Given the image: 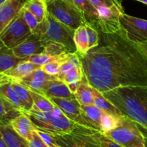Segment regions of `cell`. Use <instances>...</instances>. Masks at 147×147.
Wrapping results in <instances>:
<instances>
[{"label": "cell", "mask_w": 147, "mask_h": 147, "mask_svg": "<svg viewBox=\"0 0 147 147\" xmlns=\"http://www.w3.org/2000/svg\"><path fill=\"white\" fill-rule=\"evenodd\" d=\"M98 31L104 34H113L122 28L121 16L123 14V7H98Z\"/></svg>", "instance_id": "8"}, {"label": "cell", "mask_w": 147, "mask_h": 147, "mask_svg": "<svg viewBox=\"0 0 147 147\" xmlns=\"http://www.w3.org/2000/svg\"><path fill=\"white\" fill-rule=\"evenodd\" d=\"M76 30L56 20L47 11L46 18L32 32V34L41 37L42 40L54 41L63 45L70 53H77L74 42Z\"/></svg>", "instance_id": "3"}, {"label": "cell", "mask_w": 147, "mask_h": 147, "mask_svg": "<svg viewBox=\"0 0 147 147\" xmlns=\"http://www.w3.org/2000/svg\"><path fill=\"white\" fill-rule=\"evenodd\" d=\"M22 12L24 20H25V22H27V24H28L30 28L31 29L32 32H33L35 30L36 27L38 26L39 22L37 21V18H36L29 10H27V9H25L24 7L22 8Z\"/></svg>", "instance_id": "37"}, {"label": "cell", "mask_w": 147, "mask_h": 147, "mask_svg": "<svg viewBox=\"0 0 147 147\" xmlns=\"http://www.w3.org/2000/svg\"><path fill=\"white\" fill-rule=\"evenodd\" d=\"M70 55V53H64V54L61 55L60 57L58 59H57V60L41 66V69L45 73H47V74L50 75V76H57H57L60 73V67H61L62 64L68 58Z\"/></svg>", "instance_id": "30"}, {"label": "cell", "mask_w": 147, "mask_h": 147, "mask_svg": "<svg viewBox=\"0 0 147 147\" xmlns=\"http://www.w3.org/2000/svg\"><path fill=\"white\" fill-rule=\"evenodd\" d=\"M0 147H7L2 136H1V133H0Z\"/></svg>", "instance_id": "43"}, {"label": "cell", "mask_w": 147, "mask_h": 147, "mask_svg": "<svg viewBox=\"0 0 147 147\" xmlns=\"http://www.w3.org/2000/svg\"><path fill=\"white\" fill-rule=\"evenodd\" d=\"M140 44H142V45L143 46L144 48L145 49V50H146V53H147V42H144V43H140Z\"/></svg>", "instance_id": "44"}, {"label": "cell", "mask_w": 147, "mask_h": 147, "mask_svg": "<svg viewBox=\"0 0 147 147\" xmlns=\"http://www.w3.org/2000/svg\"><path fill=\"white\" fill-rule=\"evenodd\" d=\"M85 27H86V31H87L88 38L89 50L97 47L99 45V40H100L99 31L89 24H86Z\"/></svg>", "instance_id": "36"}, {"label": "cell", "mask_w": 147, "mask_h": 147, "mask_svg": "<svg viewBox=\"0 0 147 147\" xmlns=\"http://www.w3.org/2000/svg\"><path fill=\"white\" fill-rule=\"evenodd\" d=\"M75 98L81 106H88L94 104L92 87L84 76L80 82L77 90L74 93Z\"/></svg>", "instance_id": "23"}, {"label": "cell", "mask_w": 147, "mask_h": 147, "mask_svg": "<svg viewBox=\"0 0 147 147\" xmlns=\"http://www.w3.org/2000/svg\"><path fill=\"white\" fill-rule=\"evenodd\" d=\"M20 114L21 112L0 95V124H8Z\"/></svg>", "instance_id": "26"}, {"label": "cell", "mask_w": 147, "mask_h": 147, "mask_svg": "<svg viewBox=\"0 0 147 147\" xmlns=\"http://www.w3.org/2000/svg\"><path fill=\"white\" fill-rule=\"evenodd\" d=\"M57 78H58L57 76H50L45 73L40 67L33 71L28 76L21 79H16V80H18L23 86L27 87L29 90L41 93L49 81Z\"/></svg>", "instance_id": "12"}, {"label": "cell", "mask_w": 147, "mask_h": 147, "mask_svg": "<svg viewBox=\"0 0 147 147\" xmlns=\"http://www.w3.org/2000/svg\"><path fill=\"white\" fill-rule=\"evenodd\" d=\"M80 11L86 24H89L99 30L98 12L90 0H68Z\"/></svg>", "instance_id": "16"}, {"label": "cell", "mask_w": 147, "mask_h": 147, "mask_svg": "<svg viewBox=\"0 0 147 147\" xmlns=\"http://www.w3.org/2000/svg\"><path fill=\"white\" fill-rule=\"evenodd\" d=\"M49 99L54 103L55 106L60 108L63 113L73 122L77 124L93 129L83 116L81 110V105L78 103L76 98H64L52 97Z\"/></svg>", "instance_id": "10"}, {"label": "cell", "mask_w": 147, "mask_h": 147, "mask_svg": "<svg viewBox=\"0 0 147 147\" xmlns=\"http://www.w3.org/2000/svg\"><path fill=\"white\" fill-rule=\"evenodd\" d=\"M40 67H41L40 65L27 61L24 59V60L19 63L9 70L5 71L4 73L13 78L21 79Z\"/></svg>", "instance_id": "22"}, {"label": "cell", "mask_w": 147, "mask_h": 147, "mask_svg": "<svg viewBox=\"0 0 147 147\" xmlns=\"http://www.w3.org/2000/svg\"><path fill=\"white\" fill-rule=\"evenodd\" d=\"M92 91H93V99H94V105L99 109L107 114L112 115L113 116H117V117L126 116L115 105H113L110 100L105 98L99 90L92 87Z\"/></svg>", "instance_id": "20"}, {"label": "cell", "mask_w": 147, "mask_h": 147, "mask_svg": "<svg viewBox=\"0 0 147 147\" xmlns=\"http://www.w3.org/2000/svg\"><path fill=\"white\" fill-rule=\"evenodd\" d=\"M36 130H37V129H36ZM37 133H38V134L40 135V137H41V139L44 141L45 143L49 147H50V146L51 144H55L54 139H53L52 134L47 133V132L42 131H40V130H37Z\"/></svg>", "instance_id": "40"}, {"label": "cell", "mask_w": 147, "mask_h": 147, "mask_svg": "<svg viewBox=\"0 0 147 147\" xmlns=\"http://www.w3.org/2000/svg\"><path fill=\"white\" fill-rule=\"evenodd\" d=\"M74 42L77 48V54L84 55L89 50L88 38L85 25L80 26L75 31Z\"/></svg>", "instance_id": "29"}, {"label": "cell", "mask_w": 147, "mask_h": 147, "mask_svg": "<svg viewBox=\"0 0 147 147\" xmlns=\"http://www.w3.org/2000/svg\"><path fill=\"white\" fill-rule=\"evenodd\" d=\"M47 11L53 17L73 30L86 24L78 9L68 0H47Z\"/></svg>", "instance_id": "5"}, {"label": "cell", "mask_w": 147, "mask_h": 147, "mask_svg": "<svg viewBox=\"0 0 147 147\" xmlns=\"http://www.w3.org/2000/svg\"><path fill=\"white\" fill-rule=\"evenodd\" d=\"M93 129L76 124L70 133L52 136L55 144L61 147H100L93 136Z\"/></svg>", "instance_id": "6"}, {"label": "cell", "mask_w": 147, "mask_h": 147, "mask_svg": "<svg viewBox=\"0 0 147 147\" xmlns=\"http://www.w3.org/2000/svg\"><path fill=\"white\" fill-rule=\"evenodd\" d=\"M41 94L50 98L52 97L74 98L75 96L70 90L67 84L60 79H54L47 83V86L41 91Z\"/></svg>", "instance_id": "17"}, {"label": "cell", "mask_w": 147, "mask_h": 147, "mask_svg": "<svg viewBox=\"0 0 147 147\" xmlns=\"http://www.w3.org/2000/svg\"><path fill=\"white\" fill-rule=\"evenodd\" d=\"M80 82H73V83H70V84H67V86H68L69 89H70V90L73 93V94H74L75 92H76V90H77Z\"/></svg>", "instance_id": "42"}, {"label": "cell", "mask_w": 147, "mask_h": 147, "mask_svg": "<svg viewBox=\"0 0 147 147\" xmlns=\"http://www.w3.org/2000/svg\"><path fill=\"white\" fill-rule=\"evenodd\" d=\"M77 123L73 122L65 115L59 118H55L52 121L42 125L37 130L42 131L50 134L63 135L69 134L73 130Z\"/></svg>", "instance_id": "14"}, {"label": "cell", "mask_w": 147, "mask_h": 147, "mask_svg": "<svg viewBox=\"0 0 147 147\" xmlns=\"http://www.w3.org/2000/svg\"><path fill=\"white\" fill-rule=\"evenodd\" d=\"M22 60L24 59L17 57L12 49L7 47L0 40V73H4Z\"/></svg>", "instance_id": "21"}, {"label": "cell", "mask_w": 147, "mask_h": 147, "mask_svg": "<svg viewBox=\"0 0 147 147\" xmlns=\"http://www.w3.org/2000/svg\"><path fill=\"white\" fill-rule=\"evenodd\" d=\"M11 127L19 135L30 142L32 138L33 132L36 130L35 126L29 116L25 113H22L14 118L9 123Z\"/></svg>", "instance_id": "18"}, {"label": "cell", "mask_w": 147, "mask_h": 147, "mask_svg": "<svg viewBox=\"0 0 147 147\" xmlns=\"http://www.w3.org/2000/svg\"><path fill=\"white\" fill-rule=\"evenodd\" d=\"M0 95L8 100L17 110L24 113V106L11 86V78L4 73H0Z\"/></svg>", "instance_id": "15"}, {"label": "cell", "mask_w": 147, "mask_h": 147, "mask_svg": "<svg viewBox=\"0 0 147 147\" xmlns=\"http://www.w3.org/2000/svg\"><path fill=\"white\" fill-rule=\"evenodd\" d=\"M12 50L17 57L24 59L34 55L44 53L45 40L36 34H32L25 41Z\"/></svg>", "instance_id": "11"}, {"label": "cell", "mask_w": 147, "mask_h": 147, "mask_svg": "<svg viewBox=\"0 0 147 147\" xmlns=\"http://www.w3.org/2000/svg\"><path fill=\"white\" fill-rule=\"evenodd\" d=\"M24 7L37 18L39 23L42 22L47 17V9L45 0H26Z\"/></svg>", "instance_id": "27"}, {"label": "cell", "mask_w": 147, "mask_h": 147, "mask_svg": "<svg viewBox=\"0 0 147 147\" xmlns=\"http://www.w3.org/2000/svg\"><path fill=\"white\" fill-rule=\"evenodd\" d=\"M6 1H7V0H0V6H1L3 3L5 2Z\"/></svg>", "instance_id": "47"}, {"label": "cell", "mask_w": 147, "mask_h": 147, "mask_svg": "<svg viewBox=\"0 0 147 147\" xmlns=\"http://www.w3.org/2000/svg\"><path fill=\"white\" fill-rule=\"evenodd\" d=\"M60 55L53 56L47 54V53H40V54L34 55H32L30 56V57H26V58H24V60L31 62V63H34V64L36 65H38L42 66L44 65H46L47 64V63H51V62L57 60V59H58L59 57H60Z\"/></svg>", "instance_id": "34"}, {"label": "cell", "mask_w": 147, "mask_h": 147, "mask_svg": "<svg viewBox=\"0 0 147 147\" xmlns=\"http://www.w3.org/2000/svg\"><path fill=\"white\" fill-rule=\"evenodd\" d=\"M120 21L131 41L137 43L147 42V20L123 13L121 16Z\"/></svg>", "instance_id": "9"}, {"label": "cell", "mask_w": 147, "mask_h": 147, "mask_svg": "<svg viewBox=\"0 0 147 147\" xmlns=\"http://www.w3.org/2000/svg\"><path fill=\"white\" fill-rule=\"evenodd\" d=\"M11 83L16 94L24 106V113L31 111L33 106V100L30 90L13 78H11Z\"/></svg>", "instance_id": "24"}, {"label": "cell", "mask_w": 147, "mask_h": 147, "mask_svg": "<svg viewBox=\"0 0 147 147\" xmlns=\"http://www.w3.org/2000/svg\"><path fill=\"white\" fill-rule=\"evenodd\" d=\"M103 134L123 147H146L137 123L127 116L122 118L121 123L116 129Z\"/></svg>", "instance_id": "4"}, {"label": "cell", "mask_w": 147, "mask_h": 147, "mask_svg": "<svg viewBox=\"0 0 147 147\" xmlns=\"http://www.w3.org/2000/svg\"><path fill=\"white\" fill-rule=\"evenodd\" d=\"M44 53L53 56H59L68 52L65 47L60 43L50 40H45Z\"/></svg>", "instance_id": "33"}, {"label": "cell", "mask_w": 147, "mask_h": 147, "mask_svg": "<svg viewBox=\"0 0 147 147\" xmlns=\"http://www.w3.org/2000/svg\"><path fill=\"white\" fill-rule=\"evenodd\" d=\"M102 94L125 116L147 129V87H119Z\"/></svg>", "instance_id": "2"}, {"label": "cell", "mask_w": 147, "mask_h": 147, "mask_svg": "<svg viewBox=\"0 0 147 147\" xmlns=\"http://www.w3.org/2000/svg\"><path fill=\"white\" fill-rule=\"evenodd\" d=\"M96 8L98 7H122L120 0H90Z\"/></svg>", "instance_id": "38"}, {"label": "cell", "mask_w": 147, "mask_h": 147, "mask_svg": "<svg viewBox=\"0 0 147 147\" xmlns=\"http://www.w3.org/2000/svg\"><path fill=\"white\" fill-rule=\"evenodd\" d=\"M26 0H7L0 6V34L24 7Z\"/></svg>", "instance_id": "13"}, {"label": "cell", "mask_w": 147, "mask_h": 147, "mask_svg": "<svg viewBox=\"0 0 147 147\" xmlns=\"http://www.w3.org/2000/svg\"><path fill=\"white\" fill-rule=\"evenodd\" d=\"M0 133L7 147H30L28 142L19 135L9 123L0 124Z\"/></svg>", "instance_id": "19"}, {"label": "cell", "mask_w": 147, "mask_h": 147, "mask_svg": "<svg viewBox=\"0 0 147 147\" xmlns=\"http://www.w3.org/2000/svg\"><path fill=\"white\" fill-rule=\"evenodd\" d=\"M93 136L100 147H123L109 139L100 131L93 129Z\"/></svg>", "instance_id": "35"}, {"label": "cell", "mask_w": 147, "mask_h": 147, "mask_svg": "<svg viewBox=\"0 0 147 147\" xmlns=\"http://www.w3.org/2000/svg\"><path fill=\"white\" fill-rule=\"evenodd\" d=\"M32 32L25 22L22 9L0 34V40L9 48L13 49L25 41Z\"/></svg>", "instance_id": "7"}, {"label": "cell", "mask_w": 147, "mask_h": 147, "mask_svg": "<svg viewBox=\"0 0 147 147\" xmlns=\"http://www.w3.org/2000/svg\"><path fill=\"white\" fill-rule=\"evenodd\" d=\"M83 116L93 129L100 131L101 119L104 112L93 105L81 106Z\"/></svg>", "instance_id": "25"}, {"label": "cell", "mask_w": 147, "mask_h": 147, "mask_svg": "<svg viewBox=\"0 0 147 147\" xmlns=\"http://www.w3.org/2000/svg\"><path fill=\"white\" fill-rule=\"evenodd\" d=\"M122 118L123 117H117V116L107 114L104 112L100 123V131L106 133L116 129L121 123Z\"/></svg>", "instance_id": "31"}, {"label": "cell", "mask_w": 147, "mask_h": 147, "mask_svg": "<svg viewBox=\"0 0 147 147\" xmlns=\"http://www.w3.org/2000/svg\"><path fill=\"white\" fill-rule=\"evenodd\" d=\"M137 126L138 127H139V130H140L141 132H142V135H143L145 146H146V147H147V129L146 128L144 127V126H142V125L139 124V123H137Z\"/></svg>", "instance_id": "41"}, {"label": "cell", "mask_w": 147, "mask_h": 147, "mask_svg": "<svg viewBox=\"0 0 147 147\" xmlns=\"http://www.w3.org/2000/svg\"><path fill=\"white\" fill-rule=\"evenodd\" d=\"M28 144L30 147H49L41 139L37 130L33 132L32 138L30 142H28Z\"/></svg>", "instance_id": "39"}, {"label": "cell", "mask_w": 147, "mask_h": 147, "mask_svg": "<svg viewBox=\"0 0 147 147\" xmlns=\"http://www.w3.org/2000/svg\"><path fill=\"white\" fill-rule=\"evenodd\" d=\"M136 1H140V2L143 3V4H146V5H147V0H136Z\"/></svg>", "instance_id": "45"}, {"label": "cell", "mask_w": 147, "mask_h": 147, "mask_svg": "<svg viewBox=\"0 0 147 147\" xmlns=\"http://www.w3.org/2000/svg\"><path fill=\"white\" fill-rule=\"evenodd\" d=\"M50 147H61V146H58V145L55 144H51V145H50Z\"/></svg>", "instance_id": "46"}, {"label": "cell", "mask_w": 147, "mask_h": 147, "mask_svg": "<svg viewBox=\"0 0 147 147\" xmlns=\"http://www.w3.org/2000/svg\"><path fill=\"white\" fill-rule=\"evenodd\" d=\"M30 91L33 100L32 110L40 112H52L54 110L55 106L48 98L38 92L30 90Z\"/></svg>", "instance_id": "28"}, {"label": "cell", "mask_w": 147, "mask_h": 147, "mask_svg": "<svg viewBox=\"0 0 147 147\" xmlns=\"http://www.w3.org/2000/svg\"><path fill=\"white\" fill-rule=\"evenodd\" d=\"M84 72H83L82 65L75 66L70 69L62 78V81L65 84H70L73 82H80L84 78Z\"/></svg>", "instance_id": "32"}, {"label": "cell", "mask_w": 147, "mask_h": 147, "mask_svg": "<svg viewBox=\"0 0 147 147\" xmlns=\"http://www.w3.org/2000/svg\"><path fill=\"white\" fill-rule=\"evenodd\" d=\"M99 45L78 55L87 81L100 93L124 86L147 87V53L122 27L113 34L99 32Z\"/></svg>", "instance_id": "1"}]
</instances>
